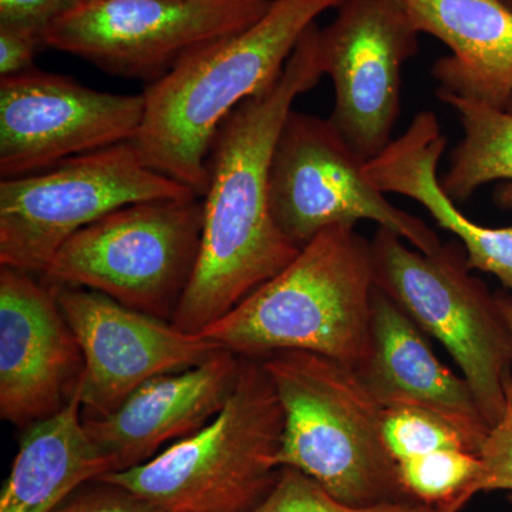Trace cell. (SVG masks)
<instances>
[{"instance_id":"8fae6325","label":"cell","mask_w":512,"mask_h":512,"mask_svg":"<svg viewBox=\"0 0 512 512\" xmlns=\"http://www.w3.org/2000/svg\"><path fill=\"white\" fill-rule=\"evenodd\" d=\"M336 10L319 33L320 62L335 92L328 120L366 164L393 141L402 69L419 53L421 33L402 0H343Z\"/></svg>"},{"instance_id":"4fadbf2b","label":"cell","mask_w":512,"mask_h":512,"mask_svg":"<svg viewBox=\"0 0 512 512\" xmlns=\"http://www.w3.org/2000/svg\"><path fill=\"white\" fill-rule=\"evenodd\" d=\"M52 285L82 350L74 392L87 416H107L148 380L200 365L222 349L201 333L184 332L103 293Z\"/></svg>"},{"instance_id":"ffe728a7","label":"cell","mask_w":512,"mask_h":512,"mask_svg":"<svg viewBox=\"0 0 512 512\" xmlns=\"http://www.w3.org/2000/svg\"><path fill=\"white\" fill-rule=\"evenodd\" d=\"M436 96L456 111L464 131L441 177V188L454 202H464L483 185L505 181L495 191V202L512 210V114L474 100Z\"/></svg>"},{"instance_id":"5bb4252c","label":"cell","mask_w":512,"mask_h":512,"mask_svg":"<svg viewBox=\"0 0 512 512\" xmlns=\"http://www.w3.org/2000/svg\"><path fill=\"white\" fill-rule=\"evenodd\" d=\"M83 355L57 302L55 286L0 269V416L28 429L69 402Z\"/></svg>"},{"instance_id":"277c9868","label":"cell","mask_w":512,"mask_h":512,"mask_svg":"<svg viewBox=\"0 0 512 512\" xmlns=\"http://www.w3.org/2000/svg\"><path fill=\"white\" fill-rule=\"evenodd\" d=\"M259 360L284 409L276 466L302 471L356 507L413 500L384 441L386 409L356 369L301 350Z\"/></svg>"},{"instance_id":"5b68a950","label":"cell","mask_w":512,"mask_h":512,"mask_svg":"<svg viewBox=\"0 0 512 512\" xmlns=\"http://www.w3.org/2000/svg\"><path fill=\"white\" fill-rule=\"evenodd\" d=\"M282 433L274 383L261 360L244 357L234 392L207 426L100 480L123 485L160 512H252L278 481Z\"/></svg>"},{"instance_id":"cb8c5ba5","label":"cell","mask_w":512,"mask_h":512,"mask_svg":"<svg viewBox=\"0 0 512 512\" xmlns=\"http://www.w3.org/2000/svg\"><path fill=\"white\" fill-rule=\"evenodd\" d=\"M478 456L481 458L480 473L461 495L456 512L463 510L464 505L480 493L508 491L512 494V380L503 419L491 429Z\"/></svg>"},{"instance_id":"e0dca14e","label":"cell","mask_w":512,"mask_h":512,"mask_svg":"<svg viewBox=\"0 0 512 512\" xmlns=\"http://www.w3.org/2000/svg\"><path fill=\"white\" fill-rule=\"evenodd\" d=\"M420 33L450 55L433 64L436 94L507 110L512 99V9L501 0H402Z\"/></svg>"},{"instance_id":"9a60e30c","label":"cell","mask_w":512,"mask_h":512,"mask_svg":"<svg viewBox=\"0 0 512 512\" xmlns=\"http://www.w3.org/2000/svg\"><path fill=\"white\" fill-rule=\"evenodd\" d=\"M242 362L244 357L221 349L200 365L154 377L107 416L83 417L87 433L114 471L147 463L221 412L237 386Z\"/></svg>"},{"instance_id":"ba28073f","label":"cell","mask_w":512,"mask_h":512,"mask_svg":"<svg viewBox=\"0 0 512 512\" xmlns=\"http://www.w3.org/2000/svg\"><path fill=\"white\" fill-rule=\"evenodd\" d=\"M197 197L151 170L133 141L0 183V265L45 274L67 239L136 202Z\"/></svg>"},{"instance_id":"83f0119b","label":"cell","mask_w":512,"mask_h":512,"mask_svg":"<svg viewBox=\"0 0 512 512\" xmlns=\"http://www.w3.org/2000/svg\"><path fill=\"white\" fill-rule=\"evenodd\" d=\"M498 306L500 311L503 313L505 322H507L508 329H510L512 339V299L504 293H498L497 295Z\"/></svg>"},{"instance_id":"9c48e42d","label":"cell","mask_w":512,"mask_h":512,"mask_svg":"<svg viewBox=\"0 0 512 512\" xmlns=\"http://www.w3.org/2000/svg\"><path fill=\"white\" fill-rule=\"evenodd\" d=\"M269 207L299 249L333 225L373 221L414 249L434 254L439 235L426 222L390 204L367 180L357 158L328 119L292 110L276 141L269 170Z\"/></svg>"},{"instance_id":"7a4b0ae2","label":"cell","mask_w":512,"mask_h":512,"mask_svg":"<svg viewBox=\"0 0 512 512\" xmlns=\"http://www.w3.org/2000/svg\"><path fill=\"white\" fill-rule=\"evenodd\" d=\"M343 0H272L254 25L198 47L147 84L133 144L157 173L204 198L215 133L239 104L274 84L303 33Z\"/></svg>"},{"instance_id":"52a82bcc","label":"cell","mask_w":512,"mask_h":512,"mask_svg":"<svg viewBox=\"0 0 512 512\" xmlns=\"http://www.w3.org/2000/svg\"><path fill=\"white\" fill-rule=\"evenodd\" d=\"M202 227L200 197L136 202L67 239L43 275L173 319L197 266Z\"/></svg>"},{"instance_id":"3957f363","label":"cell","mask_w":512,"mask_h":512,"mask_svg":"<svg viewBox=\"0 0 512 512\" xmlns=\"http://www.w3.org/2000/svg\"><path fill=\"white\" fill-rule=\"evenodd\" d=\"M373 291L370 241L333 225L200 333L245 359L301 350L357 370L369 353Z\"/></svg>"},{"instance_id":"d4e9b609","label":"cell","mask_w":512,"mask_h":512,"mask_svg":"<svg viewBox=\"0 0 512 512\" xmlns=\"http://www.w3.org/2000/svg\"><path fill=\"white\" fill-rule=\"evenodd\" d=\"M52 512H160L123 485L94 480L77 488Z\"/></svg>"},{"instance_id":"8992f818","label":"cell","mask_w":512,"mask_h":512,"mask_svg":"<svg viewBox=\"0 0 512 512\" xmlns=\"http://www.w3.org/2000/svg\"><path fill=\"white\" fill-rule=\"evenodd\" d=\"M370 249L376 288L443 343L493 429L507 407L512 339L497 295L470 274L466 249L451 241L434 254H423L382 227Z\"/></svg>"},{"instance_id":"f546056e","label":"cell","mask_w":512,"mask_h":512,"mask_svg":"<svg viewBox=\"0 0 512 512\" xmlns=\"http://www.w3.org/2000/svg\"><path fill=\"white\" fill-rule=\"evenodd\" d=\"M507 111H508V113L512 114V99L510 100V103H508Z\"/></svg>"},{"instance_id":"30bf717a","label":"cell","mask_w":512,"mask_h":512,"mask_svg":"<svg viewBox=\"0 0 512 512\" xmlns=\"http://www.w3.org/2000/svg\"><path fill=\"white\" fill-rule=\"evenodd\" d=\"M272 0H80L46 45L127 79L157 82L197 50L241 32Z\"/></svg>"},{"instance_id":"d6986e66","label":"cell","mask_w":512,"mask_h":512,"mask_svg":"<svg viewBox=\"0 0 512 512\" xmlns=\"http://www.w3.org/2000/svg\"><path fill=\"white\" fill-rule=\"evenodd\" d=\"M82 409L74 392L59 412L25 429L0 512H52L77 488L113 473L110 458L87 433Z\"/></svg>"},{"instance_id":"ac0fdd59","label":"cell","mask_w":512,"mask_h":512,"mask_svg":"<svg viewBox=\"0 0 512 512\" xmlns=\"http://www.w3.org/2000/svg\"><path fill=\"white\" fill-rule=\"evenodd\" d=\"M446 146L436 114L421 111L402 136L365 164L367 180L383 194L394 192L423 205L439 227L460 239L471 271L494 275L512 291V227H483L458 210L437 177Z\"/></svg>"},{"instance_id":"484cf974","label":"cell","mask_w":512,"mask_h":512,"mask_svg":"<svg viewBox=\"0 0 512 512\" xmlns=\"http://www.w3.org/2000/svg\"><path fill=\"white\" fill-rule=\"evenodd\" d=\"M46 32L0 26V79L28 72L35 66V57L45 49Z\"/></svg>"},{"instance_id":"44dd1931","label":"cell","mask_w":512,"mask_h":512,"mask_svg":"<svg viewBox=\"0 0 512 512\" xmlns=\"http://www.w3.org/2000/svg\"><path fill=\"white\" fill-rule=\"evenodd\" d=\"M480 470V456L466 450H440L399 461L404 491L437 512H456L458 500Z\"/></svg>"},{"instance_id":"7402d4cb","label":"cell","mask_w":512,"mask_h":512,"mask_svg":"<svg viewBox=\"0 0 512 512\" xmlns=\"http://www.w3.org/2000/svg\"><path fill=\"white\" fill-rule=\"evenodd\" d=\"M252 512H437L416 500L356 507L333 497L313 478L292 467H282L268 497Z\"/></svg>"},{"instance_id":"f1b7e54d","label":"cell","mask_w":512,"mask_h":512,"mask_svg":"<svg viewBox=\"0 0 512 512\" xmlns=\"http://www.w3.org/2000/svg\"><path fill=\"white\" fill-rule=\"evenodd\" d=\"M501 2L505 3V5H507L508 8L512 9V0H501Z\"/></svg>"},{"instance_id":"6da1fadb","label":"cell","mask_w":512,"mask_h":512,"mask_svg":"<svg viewBox=\"0 0 512 512\" xmlns=\"http://www.w3.org/2000/svg\"><path fill=\"white\" fill-rule=\"evenodd\" d=\"M320 28L309 26L284 72L222 121L208 157V190L197 266L174 326L200 333L298 256L269 207V170L293 101L323 76Z\"/></svg>"},{"instance_id":"7c38bea8","label":"cell","mask_w":512,"mask_h":512,"mask_svg":"<svg viewBox=\"0 0 512 512\" xmlns=\"http://www.w3.org/2000/svg\"><path fill=\"white\" fill-rule=\"evenodd\" d=\"M144 113L143 94L99 92L36 67L0 79L2 180L130 143L140 131Z\"/></svg>"},{"instance_id":"603a6c76","label":"cell","mask_w":512,"mask_h":512,"mask_svg":"<svg viewBox=\"0 0 512 512\" xmlns=\"http://www.w3.org/2000/svg\"><path fill=\"white\" fill-rule=\"evenodd\" d=\"M383 437L397 463L440 450L470 451L464 437L451 424L414 407L386 409Z\"/></svg>"},{"instance_id":"2e32d148","label":"cell","mask_w":512,"mask_h":512,"mask_svg":"<svg viewBox=\"0 0 512 512\" xmlns=\"http://www.w3.org/2000/svg\"><path fill=\"white\" fill-rule=\"evenodd\" d=\"M357 373L384 409L436 414L464 437L471 453L480 454L491 427L470 383L437 359L419 326L376 286L369 353Z\"/></svg>"},{"instance_id":"4316f807","label":"cell","mask_w":512,"mask_h":512,"mask_svg":"<svg viewBox=\"0 0 512 512\" xmlns=\"http://www.w3.org/2000/svg\"><path fill=\"white\" fill-rule=\"evenodd\" d=\"M80 0H0V26H19L47 33L55 20Z\"/></svg>"}]
</instances>
